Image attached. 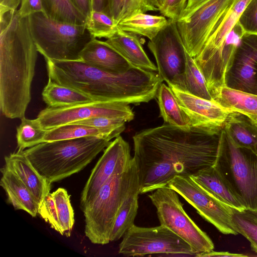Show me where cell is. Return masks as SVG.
Here are the masks:
<instances>
[{"instance_id": "6da1fadb", "label": "cell", "mask_w": 257, "mask_h": 257, "mask_svg": "<svg viewBox=\"0 0 257 257\" xmlns=\"http://www.w3.org/2000/svg\"><path fill=\"white\" fill-rule=\"evenodd\" d=\"M222 129L164 122L133 136L140 194L167 187L177 176H191L215 162Z\"/></svg>"}, {"instance_id": "7a4b0ae2", "label": "cell", "mask_w": 257, "mask_h": 257, "mask_svg": "<svg viewBox=\"0 0 257 257\" xmlns=\"http://www.w3.org/2000/svg\"><path fill=\"white\" fill-rule=\"evenodd\" d=\"M38 52L29 17L18 9L0 12V108L7 118L25 117Z\"/></svg>"}, {"instance_id": "3957f363", "label": "cell", "mask_w": 257, "mask_h": 257, "mask_svg": "<svg viewBox=\"0 0 257 257\" xmlns=\"http://www.w3.org/2000/svg\"><path fill=\"white\" fill-rule=\"evenodd\" d=\"M49 79L94 100L127 104L148 102L164 81L159 73L134 66L122 73L107 72L82 61L45 59Z\"/></svg>"}, {"instance_id": "277c9868", "label": "cell", "mask_w": 257, "mask_h": 257, "mask_svg": "<svg viewBox=\"0 0 257 257\" xmlns=\"http://www.w3.org/2000/svg\"><path fill=\"white\" fill-rule=\"evenodd\" d=\"M110 141L102 137L87 136L43 142L23 152L38 173L52 183L82 170Z\"/></svg>"}, {"instance_id": "5b68a950", "label": "cell", "mask_w": 257, "mask_h": 257, "mask_svg": "<svg viewBox=\"0 0 257 257\" xmlns=\"http://www.w3.org/2000/svg\"><path fill=\"white\" fill-rule=\"evenodd\" d=\"M139 186L138 170L133 157L124 172L112 176L81 208L85 217V234L92 243L103 245L110 242V233L120 206Z\"/></svg>"}, {"instance_id": "8992f818", "label": "cell", "mask_w": 257, "mask_h": 257, "mask_svg": "<svg viewBox=\"0 0 257 257\" xmlns=\"http://www.w3.org/2000/svg\"><path fill=\"white\" fill-rule=\"evenodd\" d=\"M38 52L45 59L82 61L80 54L94 38L83 25L60 22L40 12L29 16Z\"/></svg>"}, {"instance_id": "52a82bcc", "label": "cell", "mask_w": 257, "mask_h": 257, "mask_svg": "<svg viewBox=\"0 0 257 257\" xmlns=\"http://www.w3.org/2000/svg\"><path fill=\"white\" fill-rule=\"evenodd\" d=\"M213 166L245 208L257 211V154L236 146L223 128Z\"/></svg>"}, {"instance_id": "ba28073f", "label": "cell", "mask_w": 257, "mask_h": 257, "mask_svg": "<svg viewBox=\"0 0 257 257\" xmlns=\"http://www.w3.org/2000/svg\"><path fill=\"white\" fill-rule=\"evenodd\" d=\"M250 0H237L216 25L200 53L194 58L205 79L223 80L229 69L238 46L234 40L225 39L237 23Z\"/></svg>"}, {"instance_id": "9c48e42d", "label": "cell", "mask_w": 257, "mask_h": 257, "mask_svg": "<svg viewBox=\"0 0 257 257\" xmlns=\"http://www.w3.org/2000/svg\"><path fill=\"white\" fill-rule=\"evenodd\" d=\"M148 197L156 208L160 224L187 242L195 256L213 250L212 240L185 211L175 191L164 187L153 191Z\"/></svg>"}, {"instance_id": "30bf717a", "label": "cell", "mask_w": 257, "mask_h": 257, "mask_svg": "<svg viewBox=\"0 0 257 257\" xmlns=\"http://www.w3.org/2000/svg\"><path fill=\"white\" fill-rule=\"evenodd\" d=\"M148 47L155 58L159 74L163 80L169 87L186 91L187 51L176 21L168 19L166 27L149 40Z\"/></svg>"}, {"instance_id": "8fae6325", "label": "cell", "mask_w": 257, "mask_h": 257, "mask_svg": "<svg viewBox=\"0 0 257 257\" xmlns=\"http://www.w3.org/2000/svg\"><path fill=\"white\" fill-rule=\"evenodd\" d=\"M118 253L126 256L151 254L195 255L190 245L167 227L133 226L123 236Z\"/></svg>"}, {"instance_id": "7c38bea8", "label": "cell", "mask_w": 257, "mask_h": 257, "mask_svg": "<svg viewBox=\"0 0 257 257\" xmlns=\"http://www.w3.org/2000/svg\"><path fill=\"white\" fill-rule=\"evenodd\" d=\"M237 0H205L176 21L188 53L193 58L201 51L213 29Z\"/></svg>"}, {"instance_id": "4fadbf2b", "label": "cell", "mask_w": 257, "mask_h": 257, "mask_svg": "<svg viewBox=\"0 0 257 257\" xmlns=\"http://www.w3.org/2000/svg\"><path fill=\"white\" fill-rule=\"evenodd\" d=\"M167 187L181 196L222 233L238 234L232 222V208L220 201L190 176H177Z\"/></svg>"}, {"instance_id": "5bb4252c", "label": "cell", "mask_w": 257, "mask_h": 257, "mask_svg": "<svg viewBox=\"0 0 257 257\" xmlns=\"http://www.w3.org/2000/svg\"><path fill=\"white\" fill-rule=\"evenodd\" d=\"M94 117L119 118L126 122L133 120L134 113L129 104L117 102L94 100L63 107L47 106L36 118L46 131Z\"/></svg>"}, {"instance_id": "9a60e30c", "label": "cell", "mask_w": 257, "mask_h": 257, "mask_svg": "<svg viewBox=\"0 0 257 257\" xmlns=\"http://www.w3.org/2000/svg\"><path fill=\"white\" fill-rule=\"evenodd\" d=\"M132 158L128 143L120 136L110 142L92 169L82 191L81 208L95 197L102 186L112 176L124 172Z\"/></svg>"}, {"instance_id": "2e32d148", "label": "cell", "mask_w": 257, "mask_h": 257, "mask_svg": "<svg viewBox=\"0 0 257 257\" xmlns=\"http://www.w3.org/2000/svg\"><path fill=\"white\" fill-rule=\"evenodd\" d=\"M225 83L228 87L257 95V34H243Z\"/></svg>"}, {"instance_id": "e0dca14e", "label": "cell", "mask_w": 257, "mask_h": 257, "mask_svg": "<svg viewBox=\"0 0 257 257\" xmlns=\"http://www.w3.org/2000/svg\"><path fill=\"white\" fill-rule=\"evenodd\" d=\"M170 87L189 119L191 126L210 130L223 128L229 111L213 100L205 99L174 87Z\"/></svg>"}, {"instance_id": "ac0fdd59", "label": "cell", "mask_w": 257, "mask_h": 257, "mask_svg": "<svg viewBox=\"0 0 257 257\" xmlns=\"http://www.w3.org/2000/svg\"><path fill=\"white\" fill-rule=\"evenodd\" d=\"M5 165L26 186L39 206L50 193L51 183L38 173L23 151L11 153L5 157Z\"/></svg>"}, {"instance_id": "d6986e66", "label": "cell", "mask_w": 257, "mask_h": 257, "mask_svg": "<svg viewBox=\"0 0 257 257\" xmlns=\"http://www.w3.org/2000/svg\"><path fill=\"white\" fill-rule=\"evenodd\" d=\"M80 57L87 64L111 73L124 72L133 66L105 41L96 38L86 45Z\"/></svg>"}, {"instance_id": "ffe728a7", "label": "cell", "mask_w": 257, "mask_h": 257, "mask_svg": "<svg viewBox=\"0 0 257 257\" xmlns=\"http://www.w3.org/2000/svg\"><path fill=\"white\" fill-rule=\"evenodd\" d=\"M137 35L118 28L105 42L132 66L147 71H157V67L148 57Z\"/></svg>"}, {"instance_id": "44dd1931", "label": "cell", "mask_w": 257, "mask_h": 257, "mask_svg": "<svg viewBox=\"0 0 257 257\" xmlns=\"http://www.w3.org/2000/svg\"><path fill=\"white\" fill-rule=\"evenodd\" d=\"M0 185L5 190L8 201L16 210H22L35 217L39 205L30 191L21 179L5 165L1 169Z\"/></svg>"}, {"instance_id": "7402d4cb", "label": "cell", "mask_w": 257, "mask_h": 257, "mask_svg": "<svg viewBox=\"0 0 257 257\" xmlns=\"http://www.w3.org/2000/svg\"><path fill=\"white\" fill-rule=\"evenodd\" d=\"M190 177L225 204L240 210L245 209L213 166L201 170Z\"/></svg>"}, {"instance_id": "603a6c76", "label": "cell", "mask_w": 257, "mask_h": 257, "mask_svg": "<svg viewBox=\"0 0 257 257\" xmlns=\"http://www.w3.org/2000/svg\"><path fill=\"white\" fill-rule=\"evenodd\" d=\"M223 128L236 146L257 154V124L250 118L239 112L229 111Z\"/></svg>"}, {"instance_id": "cb8c5ba5", "label": "cell", "mask_w": 257, "mask_h": 257, "mask_svg": "<svg viewBox=\"0 0 257 257\" xmlns=\"http://www.w3.org/2000/svg\"><path fill=\"white\" fill-rule=\"evenodd\" d=\"M212 97L224 109L246 115L257 124V95L224 86Z\"/></svg>"}, {"instance_id": "d4e9b609", "label": "cell", "mask_w": 257, "mask_h": 257, "mask_svg": "<svg viewBox=\"0 0 257 257\" xmlns=\"http://www.w3.org/2000/svg\"><path fill=\"white\" fill-rule=\"evenodd\" d=\"M168 23L165 17L145 13L134 14L120 21L117 24L122 31L153 39Z\"/></svg>"}, {"instance_id": "484cf974", "label": "cell", "mask_w": 257, "mask_h": 257, "mask_svg": "<svg viewBox=\"0 0 257 257\" xmlns=\"http://www.w3.org/2000/svg\"><path fill=\"white\" fill-rule=\"evenodd\" d=\"M156 97L160 116L165 122L182 128L187 129L191 126L189 119L181 108L169 86L162 83L158 89Z\"/></svg>"}, {"instance_id": "4316f807", "label": "cell", "mask_w": 257, "mask_h": 257, "mask_svg": "<svg viewBox=\"0 0 257 257\" xmlns=\"http://www.w3.org/2000/svg\"><path fill=\"white\" fill-rule=\"evenodd\" d=\"M44 101L48 107H57L90 102L91 97L71 88L48 79L42 93Z\"/></svg>"}, {"instance_id": "83f0119b", "label": "cell", "mask_w": 257, "mask_h": 257, "mask_svg": "<svg viewBox=\"0 0 257 257\" xmlns=\"http://www.w3.org/2000/svg\"><path fill=\"white\" fill-rule=\"evenodd\" d=\"M140 186L136 187L129 194L120 206L110 233V241L121 238L134 224L139 208V195Z\"/></svg>"}, {"instance_id": "f1b7e54d", "label": "cell", "mask_w": 257, "mask_h": 257, "mask_svg": "<svg viewBox=\"0 0 257 257\" xmlns=\"http://www.w3.org/2000/svg\"><path fill=\"white\" fill-rule=\"evenodd\" d=\"M45 14L50 18L75 24H85L86 17L70 0H42Z\"/></svg>"}, {"instance_id": "f546056e", "label": "cell", "mask_w": 257, "mask_h": 257, "mask_svg": "<svg viewBox=\"0 0 257 257\" xmlns=\"http://www.w3.org/2000/svg\"><path fill=\"white\" fill-rule=\"evenodd\" d=\"M21 120L17 127L18 150L24 151L44 142L47 131L42 128L37 118L31 119L25 116Z\"/></svg>"}, {"instance_id": "4dcf8cb0", "label": "cell", "mask_w": 257, "mask_h": 257, "mask_svg": "<svg viewBox=\"0 0 257 257\" xmlns=\"http://www.w3.org/2000/svg\"><path fill=\"white\" fill-rule=\"evenodd\" d=\"M232 222L238 232L250 243L252 250L257 253V211L232 208Z\"/></svg>"}, {"instance_id": "1f68e13d", "label": "cell", "mask_w": 257, "mask_h": 257, "mask_svg": "<svg viewBox=\"0 0 257 257\" xmlns=\"http://www.w3.org/2000/svg\"><path fill=\"white\" fill-rule=\"evenodd\" d=\"M186 57L187 62L185 73L186 92L205 99L213 100L204 76L194 58L192 57L187 52Z\"/></svg>"}, {"instance_id": "d6a6232c", "label": "cell", "mask_w": 257, "mask_h": 257, "mask_svg": "<svg viewBox=\"0 0 257 257\" xmlns=\"http://www.w3.org/2000/svg\"><path fill=\"white\" fill-rule=\"evenodd\" d=\"M87 136L104 137L97 128L94 127L83 124L68 123L47 131L44 142L72 139Z\"/></svg>"}, {"instance_id": "836d02e7", "label": "cell", "mask_w": 257, "mask_h": 257, "mask_svg": "<svg viewBox=\"0 0 257 257\" xmlns=\"http://www.w3.org/2000/svg\"><path fill=\"white\" fill-rule=\"evenodd\" d=\"M55 201L62 235L69 237L74 223V211L67 190L59 188L51 193Z\"/></svg>"}, {"instance_id": "e575fe53", "label": "cell", "mask_w": 257, "mask_h": 257, "mask_svg": "<svg viewBox=\"0 0 257 257\" xmlns=\"http://www.w3.org/2000/svg\"><path fill=\"white\" fill-rule=\"evenodd\" d=\"M87 29L95 38H106L112 36L118 30V26L113 19L103 12L92 11L86 18Z\"/></svg>"}, {"instance_id": "d590c367", "label": "cell", "mask_w": 257, "mask_h": 257, "mask_svg": "<svg viewBox=\"0 0 257 257\" xmlns=\"http://www.w3.org/2000/svg\"><path fill=\"white\" fill-rule=\"evenodd\" d=\"M124 120L107 117H94L71 123L83 124L97 128L106 138L111 140L120 136L125 128Z\"/></svg>"}, {"instance_id": "8d00e7d4", "label": "cell", "mask_w": 257, "mask_h": 257, "mask_svg": "<svg viewBox=\"0 0 257 257\" xmlns=\"http://www.w3.org/2000/svg\"><path fill=\"white\" fill-rule=\"evenodd\" d=\"M38 213L51 228L62 234L56 206L51 193L45 197L39 205Z\"/></svg>"}, {"instance_id": "74e56055", "label": "cell", "mask_w": 257, "mask_h": 257, "mask_svg": "<svg viewBox=\"0 0 257 257\" xmlns=\"http://www.w3.org/2000/svg\"><path fill=\"white\" fill-rule=\"evenodd\" d=\"M148 11H159L156 0H125L118 23L134 14Z\"/></svg>"}, {"instance_id": "f35d334b", "label": "cell", "mask_w": 257, "mask_h": 257, "mask_svg": "<svg viewBox=\"0 0 257 257\" xmlns=\"http://www.w3.org/2000/svg\"><path fill=\"white\" fill-rule=\"evenodd\" d=\"M238 22L245 33L257 34V0H250Z\"/></svg>"}, {"instance_id": "ab89813d", "label": "cell", "mask_w": 257, "mask_h": 257, "mask_svg": "<svg viewBox=\"0 0 257 257\" xmlns=\"http://www.w3.org/2000/svg\"><path fill=\"white\" fill-rule=\"evenodd\" d=\"M188 1V0H165L159 11L162 16L177 21L182 17Z\"/></svg>"}, {"instance_id": "60d3db41", "label": "cell", "mask_w": 257, "mask_h": 257, "mask_svg": "<svg viewBox=\"0 0 257 257\" xmlns=\"http://www.w3.org/2000/svg\"><path fill=\"white\" fill-rule=\"evenodd\" d=\"M18 11L23 17H28L40 12L45 14L42 0H22Z\"/></svg>"}, {"instance_id": "b9f144b4", "label": "cell", "mask_w": 257, "mask_h": 257, "mask_svg": "<svg viewBox=\"0 0 257 257\" xmlns=\"http://www.w3.org/2000/svg\"><path fill=\"white\" fill-rule=\"evenodd\" d=\"M125 0H108L106 13L118 24L119 17Z\"/></svg>"}, {"instance_id": "7bdbcfd3", "label": "cell", "mask_w": 257, "mask_h": 257, "mask_svg": "<svg viewBox=\"0 0 257 257\" xmlns=\"http://www.w3.org/2000/svg\"><path fill=\"white\" fill-rule=\"evenodd\" d=\"M73 5L86 18L92 11L91 0H70Z\"/></svg>"}, {"instance_id": "ee69618b", "label": "cell", "mask_w": 257, "mask_h": 257, "mask_svg": "<svg viewBox=\"0 0 257 257\" xmlns=\"http://www.w3.org/2000/svg\"><path fill=\"white\" fill-rule=\"evenodd\" d=\"M196 256H201V257H211V256H231V257H242V256H246V255L240 254V253H231L229 252L226 251H215L213 250L201 253H199Z\"/></svg>"}, {"instance_id": "f6af8a7d", "label": "cell", "mask_w": 257, "mask_h": 257, "mask_svg": "<svg viewBox=\"0 0 257 257\" xmlns=\"http://www.w3.org/2000/svg\"><path fill=\"white\" fill-rule=\"evenodd\" d=\"M108 0H91L92 11L103 12L106 13Z\"/></svg>"}, {"instance_id": "bcb514c9", "label": "cell", "mask_w": 257, "mask_h": 257, "mask_svg": "<svg viewBox=\"0 0 257 257\" xmlns=\"http://www.w3.org/2000/svg\"><path fill=\"white\" fill-rule=\"evenodd\" d=\"M205 1V0H188L186 8L181 18L187 16Z\"/></svg>"}, {"instance_id": "7dc6e473", "label": "cell", "mask_w": 257, "mask_h": 257, "mask_svg": "<svg viewBox=\"0 0 257 257\" xmlns=\"http://www.w3.org/2000/svg\"><path fill=\"white\" fill-rule=\"evenodd\" d=\"M157 7L159 9V11L161 7H162L163 4L164 3L165 0H156Z\"/></svg>"}]
</instances>
